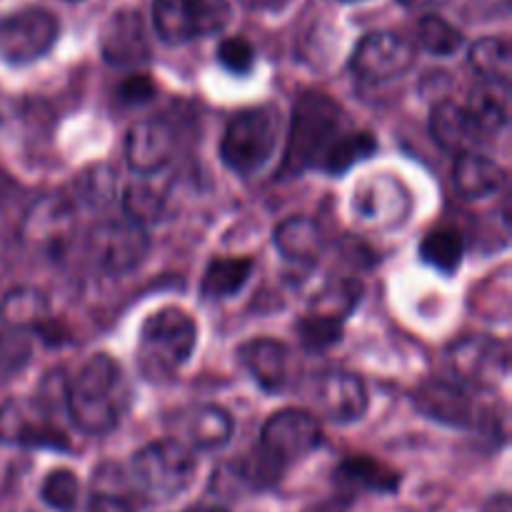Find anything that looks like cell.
<instances>
[{"instance_id":"17","label":"cell","mask_w":512,"mask_h":512,"mask_svg":"<svg viewBox=\"0 0 512 512\" xmlns=\"http://www.w3.org/2000/svg\"><path fill=\"white\" fill-rule=\"evenodd\" d=\"M410 210V195L395 175H380L370 180L355 195V213L360 220L378 228H395Z\"/></svg>"},{"instance_id":"4","label":"cell","mask_w":512,"mask_h":512,"mask_svg":"<svg viewBox=\"0 0 512 512\" xmlns=\"http://www.w3.org/2000/svg\"><path fill=\"white\" fill-rule=\"evenodd\" d=\"M280 138V115L275 108H248L235 113L220 140V158L240 175L258 173L270 163Z\"/></svg>"},{"instance_id":"33","label":"cell","mask_w":512,"mask_h":512,"mask_svg":"<svg viewBox=\"0 0 512 512\" xmlns=\"http://www.w3.org/2000/svg\"><path fill=\"white\" fill-rule=\"evenodd\" d=\"M33 360V333L5 328L0 330V383L15 378Z\"/></svg>"},{"instance_id":"14","label":"cell","mask_w":512,"mask_h":512,"mask_svg":"<svg viewBox=\"0 0 512 512\" xmlns=\"http://www.w3.org/2000/svg\"><path fill=\"white\" fill-rule=\"evenodd\" d=\"M75 233L73 208L63 198H43L28 210L23 220L25 243L35 250H43L48 255H58L70 243Z\"/></svg>"},{"instance_id":"11","label":"cell","mask_w":512,"mask_h":512,"mask_svg":"<svg viewBox=\"0 0 512 512\" xmlns=\"http://www.w3.org/2000/svg\"><path fill=\"white\" fill-rule=\"evenodd\" d=\"M90 250L100 268L123 275L143 263L150 250V238L145 228L130 220H105L90 233Z\"/></svg>"},{"instance_id":"8","label":"cell","mask_w":512,"mask_h":512,"mask_svg":"<svg viewBox=\"0 0 512 512\" xmlns=\"http://www.w3.org/2000/svg\"><path fill=\"white\" fill-rule=\"evenodd\" d=\"M320 443H323V428L318 418L303 408L278 410L265 420L260 433V450L283 468L313 453Z\"/></svg>"},{"instance_id":"30","label":"cell","mask_w":512,"mask_h":512,"mask_svg":"<svg viewBox=\"0 0 512 512\" xmlns=\"http://www.w3.org/2000/svg\"><path fill=\"white\" fill-rule=\"evenodd\" d=\"M233 418L220 405H203L190 418V443L200 450H218L233 438Z\"/></svg>"},{"instance_id":"16","label":"cell","mask_w":512,"mask_h":512,"mask_svg":"<svg viewBox=\"0 0 512 512\" xmlns=\"http://www.w3.org/2000/svg\"><path fill=\"white\" fill-rule=\"evenodd\" d=\"M413 405L425 418L450 425V428H470L475 420L470 395L458 383L443 378H430L420 383L413 393Z\"/></svg>"},{"instance_id":"42","label":"cell","mask_w":512,"mask_h":512,"mask_svg":"<svg viewBox=\"0 0 512 512\" xmlns=\"http://www.w3.org/2000/svg\"><path fill=\"white\" fill-rule=\"evenodd\" d=\"M185 512H230V510L218 508V505H198V508H190V510H185Z\"/></svg>"},{"instance_id":"13","label":"cell","mask_w":512,"mask_h":512,"mask_svg":"<svg viewBox=\"0 0 512 512\" xmlns=\"http://www.w3.org/2000/svg\"><path fill=\"white\" fill-rule=\"evenodd\" d=\"M100 53L115 68H138L153 55L148 28L138 10L123 8L105 20L100 30Z\"/></svg>"},{"instance_id":"18","label":"cell","mask_w":512,"mask_h":512,"mask_svg":"<svg viewBox=\"0 0 512 512\" xmlns=\"http://www.w3.org/2000/svg\"><path fill=\"white\" fill-rule=\"evenodd\" d=\"M318 405L333 423H355L368 410V388L355 373L333 370L318 383Z\"/></svg>"},{"instance_id":"29","label":"cell","mask_w":512,"mask_h":512,"mask_svg":"<svg viewBox=\"0 0 512 512\" xmlns=\"http://www.w3.org/2000/svg\"><path fill=\"white\" fill-rule=\"evenodd\" d=\"M465 255V238L453 225L430 230L420 243V258L428 265H433L440 273H455L463 263Z\"/></svg>"},{"instance_id":"5","label":"cell","mask_w":512,"mask_h":512,"mask_svg":"<svg viewBox=\"0 0 512 512\" xmlns=\"http://www.w3.org/2000/svg\"><path fill=\"white\" fill-rule=\"evenodd\" d=\"M195 475V455L180 440L148 443L133 455V478L155 500H168L183 493Z\"/></svg>"},{"instance_id":"43","label":"cell","mask_w":512,"mask_h":512,"mask_svg":"<svg viewBox=\"0 0 512 512\" xmlns=\"http://www.w3.org/2000/svg\"><path fill=\"white\" fill-rule=\"evenodd\" d=\"M345 3H353V0H345Z\"/></svg>"},{"instance_id":"20","label":"cell","mask_w":512,"mask_h":512,"mask_svg":"<svg viewBox=\"0 0 512 512\" xmlns=\"http://www.w3.org/2000/svg\"><path fill=\"white\" fill-rule=\"evenodd\" d=\"M240 360L253 375L255 383L268 393H280L288 385L290 350L288 345L273 338L250 340L240 348Z\"/></svg>"},{"instance_id":"26","label":"cell","mask_w":512,"mask_h":512,"mask_svg":"<svg viewBox=\"0 0 512 512\" xmlns=\"http://www.w3.org/2000/svg\"><path fill=\"white\" fill-rule=\"evenodd\" d=\"M123 213L130 223L145 225L158 223L165 213V190L155 183L153 175H140L130 180L123 190Z\"/></svg>"},{"instance_id":"22","label":"cell","mask_w":512,"mask_h":512,"mask_svg":"<svg viewBox=\"0 0 512 512\" xmlns=\"http://www.w3.org/2000/svg\"><path fill=\"white\" fill-rule=\"evenodd\" d=\"M273 245L285 260L313 265L325 250V235L320 225L308 215H290L273 230Z\"/></svg>"},{"instance_id":"9","label":"cell","mask_w":512,"mask_h":512,"mask_svg":"<svg viewBox=\"0 0 512 512\" xmlns=\"http://www.w3.org/2000/svg\"><path fill=\"white\" fill-rule=\"evenodd\" d=\"M448 365L460 383L480 390H493L508 375V345L490 335H465L450 345Z\"/></svg>"},{"instance_id":"35","label":"cell","mask_w":512,"mask_h":512,"mask_svg":"<svg viewBox=\"0 0 512 512\" xmlns=\"http://www.w3.org/2000/svg\"><path fill=\"white\" fill-rule=\"evenodd\" d=\"M45 505H50L58 512H73L78 505V478H75L73 470H53L48 478L43 480V488H40Z\"/></svg>"},{"instance_id":"23","label":"cell","mask_w":512,"mask_h":512,"mask_svg":"<svg viewBox=\"0 0 512 512\" xmlns=\"http://www.w3.org/2000/svg\"><path fill=\"white\" fill-rule=\"evenodd\" d=\"M0 318L5 328L25 330V333H40L50 323V305L43 290L23 288L10 290L0 303Z\"/></svg>"},{"instance_id":"6","label":"cell","mask_w":512,"mask_h":512,"mask_svg":"<svg viewBox=\"0 0 512 512\" xmlns=\"http://www.w3.org/2000/svg\"><path fill=\"white\" fill-rule=\"evenodd\" d=\"M60 33L58 18L45 8H23L0 18V60L28 65L43 58Z\"/></svg>"},{"instance_id":"40","label":"cell","mask_w":512,"mask_h":512,"mask_svg":"<svg viewBox=\"0 0 512 512\" xmlns=\"http://www.w3.org/2000/svg\"><path fill=\"white\" fill-rule=\"evenodd\" d=\"M88 512H133V505H130L125 498H120V495L98 490V493L90 498Z\"/></svg>"},{"instance_id":"19","label":"cell","mask_w":512,"mask_h":512,"mask_svg":"<svg viewBox=\"0 0 512 512\" xmlns=\"http://www.w3.org/2000/svg\"><path fill=\"white\" fill-rule=\"evenodd\" d=\"M430 133L440 148L455 155L473 153L478 145L485 143V135L473 123L465 105L448 98L438 100L430 110Z\"/></svg>"},{"instance_id":"28","label":"cell","mask_w":512,"mask_h":512,"mask_svg":"<svg viewBox=\"0 0 512 512\" xmlns=\"http://www.w3.org/2000/svg\"><path fill=\"white\" fill-rule=\"evenodd\" d=\"M468 63L485 83L510 85L512 78V48L505 38H480L470 45Z\"/></svg>"},{"instance_id":"21","label":"cell","mask_w":512,"mask_h":512,"mask_svg":"<svg viewBox=\"0 0 512 512\" xmlns=\"http://www.w3.org/2000/svg\"><path fill=\"white\" fill-rule=\"evenodd\" d=\"M505 183H508V173L503 170V165H498L493 158L478 153V150L458 155V160H455L453 185L465 200H483L488 195L500 193Z\"/></svg>"},{"instance_id":"27","label":"cell","mask_w":512,"mask_h":512,"mask_svg":"<svg viewBox=\"0 0 512 512\" xmlns=\"http://www.w3.org/2000/svg\"><path fill=\"white\" fill-rule=\"evenodd\" d=\"M335 478H338V483L348 485V488L373 490V493H395L400 485V475L393 468L373 458H363V455L345 458Z\"/></svg>"},{"instance_id":"39","label":"cell","mask_w":512,"mask_h":512,"mask_svg":"<svg viewBox=\"0 0 512 512\" xmlns=\"http://www.w3.org/2000/svg\"><path fill=\"white\" fill-rule=\"evenodd\" d=\"M155 93V85L148 75H130L128 80H123L118 88V95L123 103L128 105H140V103H148Z\"/></svg>"},{"instance_id":"2","label":"cell","mask_w":512,"mask_h":512,"mask_svg":"<svg viewBox=\"0 0 512 512\" xmlns=\"http://www.w3.org/2000/svg\"><path fill=\"white\" fill-rule=\"evenodd\" d=\"M348 130V118L333 98L323 93L303 95L295 103L290 118L288 148H285L280 175L295 178L310 168L320 170L325 155Z\"/></svg>"},{"instance_id":"34","label":"cell","mask_w":512,"mask_h":512,"mask_svg":"<svg viewBox=\"0 0 512 512\" xmlns=\"http://www.w3.org/2000/svg\"><path fill=\"white\" fill-rule=\"evenodd\" d=\"M463 40V33L440 15H425L418 23V43L433 55H453Z\"/></svg>"},{"instance_id":"12","label":"cell","mask_w":512,"mask_h":512,"mask_svg":"<svg viewBox=\"0 0 512 512\" xmlns=\"http://www.w3.org/2000/svg\"><path fill=\"white\" fill-rule=\"evenodd\" d=\"M0 443L70 450L68 438H65L63 430L50 423L43 405L25 403V400H8L0 408Z\"/></svg>"},{"instance_id":"1","label":"cell","mask_w":512,"mask_h":512,"mask_svg":"<svg viewBox=\"0 0 512 512\" xmlns=\"http://www.w3.org/2000/svg\"><path fill=\"white\" fill-rule=\"evenodd\" d=\"M125 373L110 355L98 353L65 385V408L85 435H105L120 423L128 408Z\"/></svg>"},{"instance_id":"7","label":"cell","mask_w":512,"mask_h":512,"mask_svg":"<svg viewBox=\"0 0 512 512\" xmlns=\"http://www.w3.org/2000/svg\"><path fill=\"white\" fill-rule=\"evenodd\" d=\"M228 15L230 10L225 0H155L153 3L155 33L170 45L218 33L228 23Z\"/></svg>"},{"instance_id":"3","label":"cell","mask_w":512,"mask_h":512,"mask_svg":"<svg viewBox=\"0 0 512 512\" xmlns=\"http://www.w3.org/2000/svg\"><path fill=\"white\" fill-rule=\"evenodd\" d=\"M198 343V325L185 310L160 308L140 328L138 363L148 380L173 378Z\"/></svg>"},{"instance_id":"24","label":"cell","mask_w":512,"mask_h":512,"mask_svg":"<svg viewBox=\"0 0 512 512\" xmlns=\"http://www.w3.org/2000/svg\"><path fill=\"white\" fill-rule=\"evenodd\" d=\"M465 110L470 113L473 123L478 125L480 133L488 138L503 130L510 118V85L500 83H480L478 88L470 93Z\"/></svg>"},{"instance_id":"38","label":"cell","mask_w":512,"mask_h":512,"mask_svg":"<svg viewBox=\"0 0 512 512\" xmlns=\"http://www.w3.org/2000/svg\"><path fill=\"white\" fill-rule=\"evenodd\" d=\"M80 200L90 208H100L110 200L115 188V173L105 165H98L95 170H90V175H83L80 178Z\"/></svg>"},{"instance_id":"25","label":"cell","mask_w":512,"mask_h":512,"mask_svg":"<svg viewBox=\"0 0 512 512\" xmlns=\"http://www.w3.org/2000/svg\"><path fill=\"white\" fill-rule=\"evenodd\" d=\"M255 270L253 258H213L200 280L205 300H228L245 288Z\"/></svg>"},{"instance_id":"36","label":"cell","mask_w":512,"mask_h":512,"mask_svg":"<svg viewBox=\"0 0 512 512\" xmlns=\"http://www.w3.org/2000/svg\"><path fill=\"white\" fill-rule=\"evenodd\" d=\"M298 335L300 343L308 350H328L343 338V323L323 318V315L308 313L298 323Z\"/></svg>"},{"instance_id":"15","label":"cell","mask_w":512,"mask_h":512,"mask_svg":"<svg viewBox=\"0 0 512 512\" xmlns=\"http://www.w3.org/2000/svg\"><path fill=\"white\" fill-rule=\"evenodd\" d=\"M175 148V135L168 120L148 118L138 120L128 130L125 140V160L138 175H155L170 163Z\"/></svg>"},{"instance_id":"31","label":"cell","mask_w":512,"mask_h":512,"mask_svg":"<svg viewBox=\"0 0 512 512\" xmlns=\"http://www.w3.org/2000/svg\"><path fill=\"white\" fill-rule=\"evenodd\" d=\"M375 150H378V140H375L373 133H368V130L350 128L348 133H345L343 138L333 145V150L325 155L320 170L328 175H343V173H348L355 163L370 158Z\"/></svg>"},{"instance_id":"37","label":"cell","mask_w":512,"mask_h":512,"mask_svg":"<svg viewBox=\"0 0 512 512\" xmlns=\"http://www.w3.org/2000/svg\"><path fill=\"white\" fill-rule=\"evenodd\" d=\"M218 60L228 73L245 75L253 70L255 63V48L245 38H225L218 45Z\"/></svg>"},{"instance_id":"41","label":"cell","mask_w":512,"mask_h":512,"mask_svg":"<svg viewBox=\"0 0 512 512\" xmlns=\"http://www.w3.org/2000/svg\"><path fill=\"white\" fill-rule=\"evenodd\" d=\"M290 0H240V5L248 10H283Z\"/></svg>"},{"instance_id":"32","label":"cell","mask_w":512,"mask_h":512,"mask_svg":"<svg viewBox=\"0 0 512 512\" xmlns=\"http://www.w3.org/2000/svg\"><path fill=\"white\" fill-rule=\"evenodd\" d=\"M360 298H363V285L355 278H345L340 283H330L328 288L320 290L313 303H310V313L345 323V318L358 308Z\"/></svg>"},{"instance_id":"10","label":"cell","mask_w":512,"mask_h":512,"mask_svg":"<svg viewBox=\"0 0 512 512\" xmlns=\"http://www.w3.org/2000/svg\"><path fill=\"white\" fill-rule=\"evenodd\" d=\"M415 63V45L393 30L368 33L350 55V70L365 83H390Z\"/></svg>"}]
</instances>
